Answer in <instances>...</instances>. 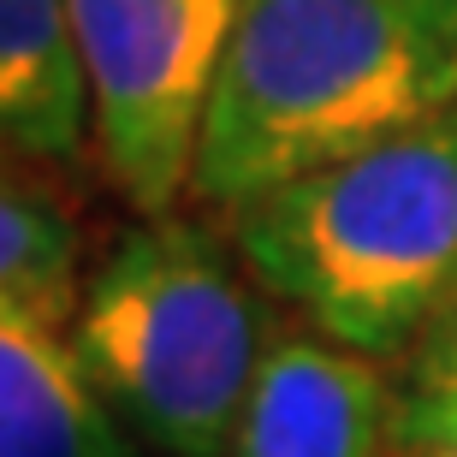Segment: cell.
<instances>
[{
    "label": "cell",
    "mask_w": 457,
    "mask_h": 457,
    "mask_svg": "<svg viewBox=\"0 0 457 457\" xmlns=\"http://www.w3.org/2000/svg\"><path fill=\"white\" fill-rule=\"evenodd\" d=\"M452 107L457 0H244L190 196L232 214Z\"/></svg>",
    "instance_id": "obj_1"
},
{
    "label": "cell",
    "mask_w": 457,
    "mask_h": 457,
    "mask_svg": "<svg viewBox=\"0 0 457 457\" xmlns=\"http://www.w3.org/2000/svg\"><path fill=\"white\" fill-rule=\"evenodd\" d=\"M232 244L321 339L410 351L457 297V107L232 208Z\"/></svg>",
    "instance_id": "obj_2"
},
{
    "label": "cell",
    "mask_w": 457,
    "mask_h": 457,
    "mask_svg": "<svg viewBox=\"0 0 457 457\" xmlns=\"http://www.w3.org/2000/svg\"><path fill=\"white\" fill-rule=\"evenodd\" d=\"M71 351L143 445L226 457L273 345L268 309L232 255L203 226L149 214L84 279Z\"/></svg>",
    "instance_id": "obj_3"
},
{
    "label": "cell",
    "mask_w": 457,
    "mask_h": 457,
    "mask_svg": "<svg viewBox=\"0 0 457 457\" xmlns=\"http://www.w3.org/2000/svg\"><path fill=\"white\" fill-rule=\"evenodd\" d=\"M244 0H71L96 96V154L149 220L190 190L203 119Z\"/></svg>",
    "instance_id": "obj_4"
},
{
    "label": "cell",
    "mask_w": 457,
    "mask_h": 457,
    "mask_svg": "<svg viewBox=\"0 0 457 457\" xmlns=\"http://www.w3.org/2000/svg\"><path fill=\"white\" fill-rule=\"evenodd\" d=\"M398 386L362 351L286 333L273 339L226 457H392Z\"/></svg>",
    "instance_id": "obj_5"
},
{
    "label": "cell",
    "mask_w": 457,
    "mask_h": 457,
    "mask_svg": "<svg viewBox=\"0 0 457 457\" xmlns=\"http://www.w3.org/2000/svg\"><path fill=\"white\" fill-rule=\"evenodd\" d=\"M0 131L6 154L71 167L96 131L71 0H0Z\"/></svg>",
    "instance_id": "obj_6"
},
{
    "label": "cell",
    "mask_w": 457,
    "mask_h": 457,
    "mask_svg": "<svg viewBox=\"0 0 457 457\" xmlns=\"http://www.w3.org/2000/svg\"><path fill=\"white\" fill-rule=\"evenodd\" d=\"M0 457H137L66 327L0 315Z\"/></svg>",
    "instance_id": "obj_7"
},
{
    "label": "cell",
    "mask_w": 457,
    "mask_h": 457,
    "mask_svg": "<svg viewBox=\"0 0 457 457\" xmlns=\"http://www.w3.org/2000/svg\"><path fill=\"white\" fill-rule=\"evenodd\" d=\"M84 303L78 273V214L71 196L54 185V167L6 154L0 190V315L66 327Z\"/></svg>",
    "instance_id": "obj_8"
},
{
    "label": "cell",
    "mask_w": 457,
    "mask_h": 457,
    "mask_svg": "<svg viewBox=\"0 0 457 457\" xmlns=\"http://www.w3.org/2000/svg\"><path fill=\"white\" fill-rule=\"evenodd\" d=\"M457 440V297L410 345V369L398 380L392 457H428Z\"/></svg>",
    "instance_id": "obj_9"
},
{
    "label": "cell",
    "mask_w": 457,
    "mask_h": 457,
    "mask_svg": "<svg viewBox=\"0 0 457 457\" xmlns=\"http://www.w3.org/2000/svg\"><path fill=\"white\" fill-rule=\"evenodd\" d=\"M428 457H457V440H452V445H440V452H428Z\"/></svg>",
    "instance_id": "obj_10"
}]
</instances>
